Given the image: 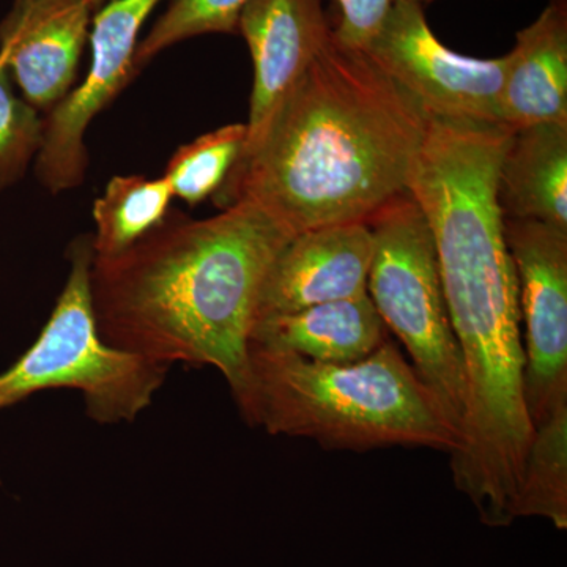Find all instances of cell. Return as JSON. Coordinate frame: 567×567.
<instances>
[{"instance_id":"cell-1","label":"cell","mask_w":567,"mask_h":567,"mask_svg":"<svg viewBox=\"0 0 567 567\" xmlns=\"http://www.w3.org/2000/svg\"><path fill=\"white\" fill-rule=\"evenodd\" d=\"M514 130L427 114L409 193L434 237L451 324L464 358L466 416L454 486L487 527H509L533 425L524 398L518 284L498 204Z\"/></svg>"},{"instance_id":"cell-2","label":"cell","mask_w":567,"mask_h":567,"mask_svg":"<svg viewBox=\"0 0 567 567\" xmlns=\"http://www.w3.org/2000/svg\"><path fill=\"white\" fill-rule=\"evenodd\" d=\"M427 114L364 51L324 44L260 140L235 163L216 205H259L297 235L369 223L409 193Z\"/></svg>"},{"instance_id":"cell-3","label":"cell","mask_w":567,"mask_h":567,"mask_svg":"<svg viewBox=\"0 0 567 567\" xmlns=\"http://www.w3.org/2000/svg\"><path fill=\"white\" fill-rule=\"evenodd\" d=\"M292 237L249 200L208 219L169 213L121 256H93L92 303L103 341L169 368H215L237 404L248 385L260 289Z\"/></svg>"},{"instance_id":"cell-4","label":"cell","mask_w":567,"mask_h":567,"mask_svg":"<svg viewBox=\"0 0 567 567\" xmlns=\"http://www.w3.org/2000/svg\"><path fill=\"white\" fill-rule=\"evenodd\" d=\"M246 423L324 450L429 447L453 454L456 429L394 342L353 363L328 364L249 344Z\"/></svg>"},{"instance_id":"cell-5","label":"cell","mask_w":567,"mask_h":567,"mask_svg":"<svg viewBox=\"0 0 567 567\" xmlns=\"http://www.w3.org/2000/svg\"><path fill=\"white\" fill-rule=\"evenodd\" d=\"M93 256L92 237L71 244L69 278L50 320L31 349L0 374V410L61 388L81 391L87 416L100 424L132 423L152 405L169 365L103 341L92 303Z\"/></svg>"},{"instance_id":"cell-6","label":"cell","mask_w":567,"mask_h":567,"mask_svg":"<svg viewBox=\"0 0 567 567\" xmlns=\"http://www.w3.org/2000/svg\"><path fill=\"white\" fill-rule=\"evenodd\" d=\"M368 224L374 240L369 297L461 440L468 402L464 358L451 324L427 219L406 193Z\"/></svg>"},{"instance_id":"cell-7","label":"cell","mask_w":567,"mask_h":567,"mask_svg":"<svg viewBox=\"0 0 567 567\" xmlns=\"http://www.w3.org/2000/svg\"><path fill=\"white\" fill-rule=\"evenodd\" d=\"M364 52L427 114L502 123L506 55L477 59L451 51L429 28L421 3L398 0Z\"/></svg>"},{"instance_id":"cell-8","label":"cell","mask_w":567,"mask_h":567,"mask_svg":"<svg viewBox=\"0 0 567 567\" xmlns=\"http://www.w3.org/2000/svg\"><path fill=\"white\" fill-rule=\"evenodd\" d=\"M518 284L532 425L567 405V230L503 218Z\"/></svg>"},{"instance_id":"cell-9","label":"cell","mask_w":567,"mask_h":567,"mask_svg":"<svg viewBox=\"0 0 567 567\" xmlns=\"http://www.w3.org/2000/svg\"><path fill=\"white\" fill-rule=\"evenodd\" d=\"M162 0H110L92 20V65L80 87L43 115L35 173L52 194L84 182L89 125L128 84L142 24Z\"/></svg>"},{"instance_id":"cell-10","label":"cell","mask_w":567,"mask_h":567,"mask_svg":"<svg viewBox=\"0 0 567 567\" xmlns=\"http://www.w3.org/2000/svg\"><path fill=\"white\" fill-rule=\"evenodd\" d=\"M372 251L368 223L333 224L293 235L265 276L256 323L368 293Z\"/></svg>"},{"instance_id":"cell-11","label":"cell","mask_w":567,"mask_h":567,"mask_svg":"<svg viewBox=\"0 0 567 567\" xmlns=\"http://www.w3.org/2000/svg\"><path fill=\"white\" fill-rule=\"evenodd\" d=\"M238 32L248 43L254 65L244 155L260 140L333 31L320 0H249Z\"/></svg>"},{"instance_id":"cell-12","label":"cell","mask_w":567,"mask_h":567,"mask_svg":"<svg viewBox=\"0 0 567 567\" xmlns=\"http://www.w3.org/2000/svg\"><path fill=\"white\" fill-rule=\"evenodd\" d=\"M92 11L89 0H13L0 22V61L37 111L71 91Z\"/></svg>"},{"instance_id":"cell-13","label":"cell","mask_w":567,"mask_h":567,"mask_svg":"<svg viewBox=\"0 0 567 567\" xmlns=\"http://www.w3.org/2000/svg\"><path fill=\"white\" fill-rule=\"evenodd\" d=\"M499 100L503 125L567 123V3L550 0L507 52Z\"/></svg>"},{"instance_id":"cell-14","label":"cell","mask_w":567,"mask_h":567,"mask_svg":"<svg viewBox=\"0 0 567 567\" xmlns=\"http://www.w3.org/2000/svg\"><path fill=\"white\" fill-rule=\"evenodd\" d=\"M386 331L371 297L364 293L259 320L249 344L316 363H353L374 353L386 341Z\"/></svg>"},{"instance_id":"cell-15","label":"cell","mask_w":567,"mask_h":567,"mask_svg":"<svg viewBox=\"0 0 567 567\" xmlns=\"http://www.w3.org/2000/svg\"><path fill=\"white\" fill-rule=\"evenodd\" d=\"M503 218L567 230V123L514 130L499 164Z\"/></svg>"},{"instance_id":"cell-16","label":"cell","mask_w":567,"mask_h":567,"mask_svg":"<svg viewBox=\"0 0 567 567\" xmlns=\"http://www.w3.org/2000/svg\"><path fill=\"white\" fill-rule=\"evenodd\" d=\"M166 178L117 175L93 204L96 233L92 237L96 259H114L128 251L169 215L173 200Z\"/></svg>"},{"instance_id":"cell-17","label":"cell","mask_w":567,"mask_h":567,"mask_svg":"<svg viewBox=\"0 0 567 567\" xmlns=\"http://www.w3.org/2000/svg\"><path fill=\"white\" fill-rule=\"evenodd\" d=\"M514 516L567 529V405L533 425Z\"/></svg>"},{"instance_id":"cell-18","label":"cell","mask_w":567,"mask_h":567,"mask_svg":"<svg viewBox=\"0 0 567 567\" xmlns=\"http://www.w3.org/2000/svg\"><path fill=\"white\" fill-rule=\"evenodd\" d=\"M245 141L246 125L234 123L178 148L164 174L173 196L188 205L215 196L240 158Z\"/></svg>"},{"instance_id":"cell-19","label":"cell","mask_w":567,"mask_h":567,"mask_svg":"<svg viewBox=\"0 0 567 567\" xmlns=\"http://www.w3.org/2000/svg\"><path fill=\"white\" fill-rule=\"evenodd\" d=\"M249 0H171L151 32L140 41L134 70L140 71L159 52L204 33L238 32L241 10Z\"/></svg>"},{"instance_id":"cell-20","label":"cell","mask_w":567,"mask_h":567,"mask_svg":"<svg viewBox=\"0 0 567 567\" xmlns=\"http://www.w3.org/2000/svg\"><path fill=\"white\" fill-rule=\"evenodd\" d=\"M43 117L18 96L9 69L0 61V193L14 185L40 151Z\"/></svg>"},{"instance_id":"cell-21","label":"cell","mask_w":567,"mask_h":567,"mask_svg":"<svg viewBox=\"0 0 567 567\" xmlns=\"http://www.w3.org/2000/svg\"><path fill=\"white\" fill-rule=\"evenodd\" d=\"M398 0H338L341 22L333 31L334 40L350 50L365 51Z\"/></svg>"},{"instance_id":"cell-22","label":"cell","mask_w":567,"mask_h":567,"mask_svg":"<svg viewBox=\"0 0 567 567\" xmlns=\"http://www.w3.org/2000/svg\"><path fill=\"white\" fill-rule=\"evenodd\" d=\"M89 2L92 3L93 10H95L96 7H102L106 0H89Z\"/></svg>"},{"instance_id":"cell-23","label":"cell","mask_w":567,"mask_h":567,"mask_svg":"<svg viewBox=\"0 0 567 567\" xmlns=\"http://www.w3.org/2000/svg\"><path fill=\"white\" fill-rule=\"evenodd\" d=\"M412 2L421 3V6H423V3L432 2V0H412Z\"/></svg>"}]
</instances>
